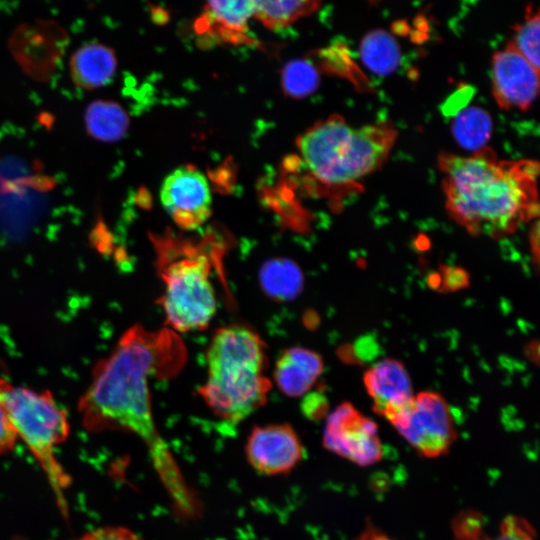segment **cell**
Wrapping results in <instances>:
<instances>
[{
  "label": "cell",
  "instance_id": "277c9868",
  "mask_svg": "<svg viewBox=\"0 0 540 540\" xmlns=\"http://www.w3.org/2000/svg\"><path fill=\"white\" fill-rule=\"evenodd\" d=\"M207 375L200 396L219 418L239 422L267 400L265 345L251 328L233 324L218 329L207 350Z\"/></svg>",
  "mask_w": 540,
  "mask_h": 540
},
{
  "label": "cell",
  "instance_id": "484cf974",
  "mask_svg": "<svg viewBox=\"0 0 540 540\" xmlns=\"http://www.w3.org/2000/svg\"><path fill=\"white\" fill-rule=\"evenodd\" d=\"M77 540H142L125 527H102L86 533Z\"/></svg>",
  "mask_w": 540,
  "mask_h": 540
},
{
  "label": "cell",
  "instance_id": "cb8c5ba5",
  "mask_svg": "<svg viewBox=\"0 0 540 540\" xmlns=\"http://www.w3.org/2000/svg\"><path fill=\"white\" fill-rule=\"evenodd\" d=\"M535 537L533 527L525 518L510 515L502 520L495 535L489 536L480 531L469 540H535Z\"/></svg>",
  "mask_w": 540,
  "mask_h": 540
},
{
  "label": "cell",
  "instance_id": "d4e9b609",
  "mask_svg": "<svg viewBox=\"0 0 540 540\" xmlns=\"http://www.w3.org/2000/svg\"><path fill=\"white\" fill-rule=\"evenodd\" d=\"M440 292H454L469 285L468 272L459 267L443 266L440 268Z\"/></svg>",
  "mask_w": 540,
  "mask_h": 540
},
{
  "label": "cell",
  "instance_id": "ba28073f",
  "mask_svg": "<svg viewBox=\"0 0 540 540\" xmlns=\"http://www.w3.org/2000/svg\"><path fill=\"white\" fill-rule=\"evenodd\" d=\"M68 31L56 20L37 19L19 24L8 39V49L31 79L46 82L55 73L69 45Z\"/></svg>",
  "mask_w": 540,
  "mask_h": 540
},
{
  "label": "cell",
  "instance_id": "603a6c76",
  "mask_svg": "<svg viewBox=\"0 0 540 540\" xmlns=\"http://www.w3.org/2000/svg\"><path fill=\"white\" fill-rule=\"evenodd\" d=\"M282 83L285 92L293 97H305L313 93L319 84L316 67L308 60L289 61L283 68Z\"/></svg>",
  "mask_w": 540,
  "mask_h": 540
},
{
  "label": "cell",
  "instance_id": "2e32d148",
  "mask_svg": "<svg viewBox=\"0 0 540 540\" xmlns=\"http://www.w3.org/2000/svg\"><path fill=\"white\" fill-rule=\"evenodd\" d=\"M69 70L77 87L87 91L103 87L117 70L115 51L100 42L82 45L71 55Z\"/></svg>",
  "mask_w": 540,
  "mask_h": 540
},
{
  "label": "cell",
  "instance_id": "7a4b0ae2",
  "mask_svg": "<svg viewBox=\"0 0 540 540\" xmlns=\"http://www.w3.org/2000/svg\"><path fill=\"white\" fill-rule=\"evenodd\" d=\"M445 206L472 235L500 238L538 217V162L500 160L484 147L470 156L441 153Z\"/></svg>",
  "mask_w": 540,
  "mask_h": 540
},
{
  "label": "cell",
  "instance_id": "f1b7e54d",
  "mask_svg": "<svg viewBox=\"0 0 540 540\" xmlns=\"http://www.w3.org/2000/svg\"><path fill=\"white\" fill-rule=\"evenodd\" d=\"M531 252L534 256V261L538 263L539 260V222L535 221L531 234H530Z\"/></svg>",
  "mask_w": 540,
  "mask_h": 540
},
{
  "label": "cell",
  "instance_id": "8992f818",
  "mask_svg": "<svg viewBox=\"0 0 540 540\" xmlns=\"http://www.w3.org/2000/svg\"><path fill=\"white\" fill-rule=\"evenodd\" d=\"M0 404L5 409L17 435L27 444L56 494L63 512L66 504L63 490L69 477L53 454L54 447L63 442L69 432L67 414L48 391L36 392L14 386L0 378Z\"/></svg>",
  "mask_w": 540,
  "mask_h": 540
},
{
  "label": "cell",
  "instance_id": "e0dca14e",
  "mask_svg": "<svg viewBox=\"0 0 540 540\" xmlns=\"http://www.w3.org/2000/svg\"><path fill=\"white\" fill-rule=\"evenodd\" d=\"M85 129L94 140L116 142L127 132L129 118L124 109L115 101L95 100L84 114Z\"/></svg>",
  "mask_w": 540,
  "mask_h": 540
},
{
  "label": "cell",
  "instance_id": "9a60e30c",
  "mask_svg": "<svg viewBox=\"0 0 540 540\" xmlns=\"http://www.w3.org/2000/svg\"><path fill=\"white\" fill-rule=\"evenodd\" d=\"M322 357L313 350L292 347L283 351L276 361L274 381L289 397L305 395L323 372Z\"/></svg>",
  "mask_w": 540,
  "mask_h": 540
},
{
  "label": "cell",
  "instance_id": "5b68a950",
  "mask_svg": "<svg viewBox=\"0 0 540 540\" xmlns=\"http://www.w3.org/2000/svg\"><path fill=\"white\" fill-rule=\"evenodd\" d=\"M157 248L166 323L177 332L206 328L217 310L210 258L192 245L157 243Z\"/></svg>",
  "mask_w": 540,
  "mask_h": 540
},
{
  "label": "cell",
  "instance_id": "7402d4cb",
  "mask_svg": "<svg viewBox=\"0 0 540 540\" xmlns=\"http://www.w3.org/2000/svg\"><path fill=\"white\" fill-rule=\"evenodd\" d=\"M540 19L538 9L529 5L526 9L525 20L516 24L513 40L510 42L515 49L539 71V30Z\"/></svg>",
  "mask_w": 540,
  "mask_h": 540
},
{
  "label": "cell",
  "instance_id": "52a82bcc",
  "mask_svg": "<svg viewBox=\"0 0 540 540\" xmlns=\"http://www.w3.org/2000/svg\"><path fill=\"white\" fill-rule=\"evenodd\" d=\"M387 420L426 458L444 455L457 438L449 405L437 392L424 391L413 396Z\"/></svg>",
  "mask_w": 540,
  "mask_h": 540
},
{
  "label": "cell",
  "instance_id": "8fae6325",
  "mask_svg": "<svg viewBox=\"0 0 540 540\" xmlns=\"http://www.w3.org/2000/svg\"><path fill=\"white\" fill-rule=\"evenodd\" d=\"M539 71L509 42L492 58V95L505 110H527L538 94Z\"/></svg>",
  "mask_w": 540,
  "mask_h": 540
},
{
  "label": "cell",
  "instance_id": "4316f807",
  "mask_svg": "<svg viewBox=\"0 0 540 540\" xmlns=\"http://www.w3.org/2000/svg\"><path fill=\"white\" fill-rule=\"evenodd\" d=\"M17 432L5 409L0 404V455L11 451L16 443Z\"/></svg>",
  "mask_w": 540,
  "mask_h": 540
},
{
  "label": "cell",
  "instance_id": "6da1fadb",
  "mask_svg": "<svg viewBox=\"0 0 540 540\" xmlns=\"http://www.w3.org/2000/svg\"><path fill=\"white\" fill-rule=\"evenodd\" d=\"M182 352L179 339L169 331L151 332L139 325L127 330L93 371L78 406L84 425L93 431L129 430L146 443L157 466L171 463L154 423L148 379L174 372Z\"/></svg>",
  "mask_w": 540,
  "mask_h": 540
},
{
  "label": "cell",
  "instance_id": "7c38bea8",
  "mask_svg": "<svg viewBox=\"0 0 540 540\" xmlns=\"http://www.w3.org/2000/svg\"><path fill=\"white\" fill-rule=\"evenodd\" d=\"M245 454L257 472L278 475L291 471L302 459L304 448L295 430L288 424H269L252 429Z\"/></svg>",
  "mask_w": 540,
  "mask_h": 540
},
{
  "label": "cell",
  "instance_id": "f546056e",
  "mask_svg": "<svg viewBox=\"0 0 540 540\" xmlns=\"http://www.w3.org/2000/svg\"><path fill=\"white\" fill-rule=\"evenodd\" d=\"M538 347L539 344L537 341L530 343V345L526 348L527 356H532V360H535L536 363L538 362Z\"/></svg>",
  "mask_w": 540,
  "mask_h": 540
},
{
  "label": "cell",
  "instance_id": "30bf717a",
  "mask_svg": "<svg viewBox=\"0 0 540 540\" xmlns=\"http://www.w3.org/2000/svg\"><path fill=\"white\" fill-rule=\"evenodd\" d=\"M160 199L166 212L184 229L198 228L212 213L208 180L192 166H181L164 179Z\"/></svg>",
  "mask_w": 540,
  "mask_h": 540
},
{
  "label": "cell",
  "instance_id": "ac0fdd59",
  "mask_svg": "<svg viewBox=\"0 0 540 540\" xmlns=\"http://www.w3.org/2000/svg\"><path fill=\"white\" fill-rule=\"evenodd\" d=\"M359 53L364 65L377 75H389L400 64L401 52L397 41L382 29L372 30L362 38Z\"/></svg>",
  "mask_w": 540,
  "mask_h": 540
},
{
  "label": "cell",
  "instance_id": "3957f363",
  "mask_svg": "<svg viewBox=\"0 0 540 540\" xmlns=\"http://www.w3.org/2000/svg\"><path fill=\"white\" fill-rule=\"evenodd\" d=\"M388 122L350 126L343 117L322 120L298 140L300 160L314 181L331 195L357 191L358 184L378 170L397 138Z\"/></svg>",
  "mask_w": 540,
  "mask_h": 540
},
{
  "label": "cell",
  "instance_id": "83f0119b",
  "mask_svg": "<svg viewBox=\"0 0 540 540\" xmlns=\"http://www.w3.org/2000/svg\"><path fill=\"white\" fill-rule=\"evenodd\" d=\"M303 411L308 418L319 420L328 410V402L325 397L318 393L310 394L303 401Z\"/></svg>",
  "mask_w": 540,
  "mask_h": 540
},
{
  "label": "cell",
  "instance_id": "9c48e42d",
  "mask_svg": "<svg viewBox=\"0 0 540 540\" xmlns=\"http://www.w3.org/2000/svg\"><path fill=\"white\" fill-rule=\"evenodd\" d=\"M323 445L330 452L362 467L373 465L383 457L377 424L349 402L338 405L328 415Z\"/></svg>",
  "mask_w": 540,
  "mask_h": 540
},
{
  "label": "cell",
  "instance_id": "44dd1931",
  "mask_svg": "<svg viewBox=\"0 0 540 540\" xmlns=\"http://www.w3.org/2000/svg\"><path fill=\"white\" fill-rule=\"evenodd\" d=\"M491 133V117L480 107L465 108L452 122V134L458 144L475 152L485 147Z\"/></svg>",
  "mask_w": 540,
  "mask_h": 540
},
{
  "label": "cell",
  "instance_id": "5bb4252c",
  "mask_svg": "<svg viewBox=\"0 0 540 540\" xmlns=\"http://www.w3.org/2000/svg\"><path fill=\"white\" fill-rule=\"evenodd\" d=\"M363 381L373 400V410L386 419L414 396L408 371L402 362L393 358L372 365L366 370Z\"/></svg>",
  "mask_w": 540,
  "mask_h": 540
},
{
  "label": "cell",
  "instance_id": "ffe728a7",
  "mask_svg": "<svg viewBox=\"0 0 540 540\" xmlns=\"http://www.w3.org/2000/svg\"><path fill=\"white\" fill-rule=\"evenodd\" d=\"M263 290L276 300H288L299 294L303 286L300 269L291 261L277 259L267 262L260 272Z\"/></svg>",
  "mask_w": 540,
  "mask_h": 540
},
{
  "label": "cell",
  "instance_id": "4fadbf2b",
  "mask_svg": "<svg viewBox=\"0 0 540 540\" xmlns=\"http://www.w3.org/2000/svg\"><path fill=\"white\" fill-rule=\"evenodd\" d=\"M255 13L254 0H205L196 21L199 35L231 43H253L248 22Z\"/></svg>",
  "mask_w": 540,
  "mask_h": 540
},
{
  "label": "cell",
  "instance_id": "d6986e66",
  "mask_svg": "<svg viewBox=\"0 0 540 540\" xmlns=\"http://www.w3.org/2000/svg\"><path fill=\"white\" fill-rule=\"evenodd\" d=\"M254 17L266 28H285L315 12L322 0H254Z\"/></svg>",
  "mask_w": 540,
  "mask_h": 540
}]
</instances>
